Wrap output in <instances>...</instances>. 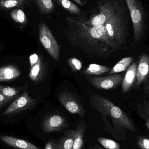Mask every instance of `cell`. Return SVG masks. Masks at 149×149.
Here are the masks:
<instances>
[{
	"instance_id": "17",
	"label": "cell",
	"mask_w": 149,
	"mask_h": 149,
	"mask_svg": "<svg viewBox=\"0 0 149 149\" xmlns=\"http://www.w3.org/2000/svg\"><path fill=\"white\" fill-rule=\"evenodd\" d=\"M75 136V130H70L67 131L57 142L58 149H72Z\"/></svg>"
},
{
	"instance_id": "21",
	"label": "cell",
	"mask_w": 149,
	"mask_h": 149,
	"mask_svg": "<svg viewBox=\"0 0 149 149\" xmlns=\"http://www.w3.org/2000/svg\"><path fill=\"white\" fill-rule=\"evenodd\" d=\"M10 15L13 21L21 25H25L28 23L27 17L22 9H15L10 11Z\"/></svg>"
},
{
	"instance_id": "24",
	"label": "cell",
	"mask_w": 149,
	"mask_h": 149,
	"mask_svg": "<svg viewBox=\"0 0 149 149\" xmlns=\"http://www.w3.org/2000/svg\"><path fill=\"white\" fill-rule=\"evenodd\" d=\"M99 142L106 149H121L119 143L111 139L104 137H99L97 139Z\"/></svg>"
},
{
	"instance_id": "19",
	"label": "cell",
	"mask_w": 149,
	"mask_h": 149,
	"mask_svg": "<svg viewBox=\"0 0 149 149\" xmlns=\"http://www.w3.org/2000/svg\"><path fill=\"white\" fill-rule=\"evenodd\" d=\"M111 68L96 64H91L84 72V74L87 75H100L108 72Z\"/></svg>"
},
{
	"instance_id": "25",
	"label": "cell",
	"mask_w": 149,
	"mask_h": 149,
	"mask_svg": "<svg viewBox=\"0 0 149 149\" xmlns=\"http://www.w3.org/2000/svg\"><path fill=\"white\" fill-rule=\"evenodd\" d=\"M68 63L73 72H78L82 69V63L80 60L75 58H69L68 60Z\"/></svg>"
},
{
	"instance_id": "3",
	"label": "cell",
	"mask_w": 149,
	"mask_h": 149,
	"mask_svg": "<svg viewBox=\"0 0 149 149\" xmlns=\"http://www.w3.org/2000/svg\"><path fill=\"white\" fill-rule=\"evenodd\" d=\"M133 24L134 40L138 42L143 37L146 28V11L140 0H124Z\"/></svg>"
},
{
	"instance_id": "1",
	"label": "cell",
	"mask_w": 149,
	"mask_h": 149,
	"mask_svg": "<svg viewBox=\"0 0 149 149\" xmlns=\"http://www.w3.org/2000/svg\"><path fill=\"white\" fill-rule=\"evenodd\" d=\"M129 14L124 0H113L108 18L102 25L87 26L78 17H66V31L70 39L90 45H102L113 50L121 49L128 33Z\"/></svg>"
},
{
	"instance_id": "26",
	"label": "cell",
	"mask_w": 149,
	"mask_h": 149,
	"mask_svg": "<svg viewBox=\"0 0 149 149\" xmlns=\"http://www.w3.org/2000/svg\"><path fill=\"white\" fill-rule=\"evenodd\" d=\"M138 146L141 149H149V140L146 137H139L137 139Z\"/></svg>"
},
{
	"instance_id": "20",
	"label": "cell",
	"mask_w": 149,
	"mask_h": 149,
	"mask_svg": "<svg viewBox=\"0 0 149 149\" xmlns=\"http://www.w3.org/2000/svg\"><path fill=\"white\" fill-rule=\"evenodd\" d=\"M56 1L59 5L73 15H78L81 13V9L70 0H56Z\"/></svg>"
},
{
	"instance_id": "31",
	"label": "cell",
	"mask_w": 149,
	"mask_h": 149,
	"mask_svg": "<svg viewBox=\"0 0 149 149\" xmlns=\"http://www.w3.org/2000/svg\"><path fill=\"white\" fill-rule=\"evenodd\" d=\"M91 149H102V148H100V147H99V146L97 145H95L93 147H92L91 148Z\"/></svg>"
},
{
	"instance_id": "6",
	"label": "cell",
	"mask_w": 149,
	"mask_h": 149,
	"mask_svg": "<svg viewBox=\"0 0 149 149\" xmlns=\"http://www.w3.org/2000/svg\"><path fill=\"white\" fill-rule=\"evenodd\" d=\"M38 99H33L25 91L3 112V116L17 113L33 107L36 104Z\"/></svg>"
},
{
	"instance_id": "14",
	"label": "cell",
	"mask_w": 149,
	"mask_h": 149,
	"mask_svg": "<svg viewBox=\"0 0 149 149\" xmlns=\"http://www.w3.org/2000/svg\"><path fill=\"white\" fill-rule=\"evenodd\" d=\"M86 129L84 121H81L75 130V136L72 149H81L84 144V136Z\"/></svg>"
},
{
	"instance_id": "5",
	"label": "cell",
	"mask_w": 149,
	"mask_h": 149,
	"mask_svg": "<svg viewBox=\"0 0 149 149\" xmlns=\"http://www.w3.org/2000/svg\"><path fill=\"white\" fill-rule=\"evenodd\" d=\"M123 74H110L104 77H88L89 83L95 88L102 90L113 89L118 87L122 82Z\"/></svg>"
},
{
	"instance_id": "28",
	"label": "cell",
	"mask_w": 149,
	"mask_h": 149,
	"mask_svg": "<svg viewBox=\"0 0 149 149\" xmlns=\"http://www.w3.org/2000/svg\"><path fill=\"white\" fill-rule=\"evenodd\" d=\"M10 101V100L9 99H8L0 93V107L7 104Z\"/></svg>"
},
{
	"instance_id": "18",
	"label": "cell",
	"mask_w": 149,
	"mask_h": 149,
	"mask_svg": "<svg viewBox=\"0 0 149 149\" xmlns=\"http://www.w3.org/2000/svg\"><path fill=\"white\" fill-rule=\"evenodd\" d=\"M133 61L132 57H127L120 60L115 66L111 69L108 74H118L120 72L125 71L130 66Z\"/></svg>"
},
{
	"instance_id": "4",
	"label": "cell",
	"mask_w": 149,
	"mask_h": 149,
	"mask_svg": "<svg viewBox=\"0 0 149 149\" xmlns=\"http://www.w3.org/2000/svg\"><path fill=\"white\" fill-rule=\"evenodd\" d=\"M39 41L51 56L57 61L60 57V46L50 28L44 22L38 24Z\"/></svg>"
},
{
	"instance_id": "13",
	"label": "cell",
	"mask_w": 149,
	"mask_h": 149,
	"mask_svg": "<svg viewBox=\"0 0 149 149\" xmlns=\"http://www.w3.org/2000/svg\"><path fill=\"white\" fill-rule=\"evenodd\" d=\"M21 72L18 68L12 65L0 68V82L13 80L19 77Z\"/></svg>"
},
{
	"instance_id": "10",
	"label": "cell",
	"mask_w": 149,
	"mask_h": 149,
	"mask_svg": "<svg viewBox=\"0 0 149 149\" xmlns=\"http://www.w3.org/2000/svg\"><path fill=\"white\" fill-rule=\"evenodd\" d=\"M149 58L147 53L143 54L140 58L139 64L136 68V86H140L146 80L148 75Z\"/></svg>"
},
{
	"instance_id": "16",
	"label": "cell",
	"mask_w": 149,
	"mask_h": 149,
	"mask_svg": "<svg viewBox=\"0 0 149 149\" xmlns=\"http://www.w3.org/2000/svg\"><path fill=\"white\" fill-rule=\"evenodd\" d=\"M33 2L41 15H49L55 10V4L52 0H33Z\"/></svg>"
},
{
	"instance_id": "11",
	"label": "cell",
	"mask_w": 149,
	"mask_h": 149,
	"mask_svg": "<svg viewBox=\"0 0 149 149\" xmlns=\"http://www.w3.org/2000/svg\"><path fill=\"white\" fill-rule=\"evenodd\" d=\"M0 140L7 145L17 149H40L29 142L13 136H1Z\"/></svg>"
},
{
	"instance_id": "8",
	"label": "cell",
	"mask_w": 149,
	"mask_h": 149,
	"mask_svg": "<svg viewBox=\"0 0 149 149\" xmlns=\"http://www.w3.org/2000/svg\"><path fill=\"white\" fill-rule=\"evenodd\" d=\"M31 69L29 76L35 82L43 80L45 74V67L43 61L37 54L34 53L29 57Z\"/></svg>"
},
{
	"instance_id": "29",
	"label": "cell",
	"mask_w": 149,
	"mask_h": 149,
	"mask_svg": "<svg viewBox=\"0 0 149 149\" xmlns=\"http://www.w3.org/2000/svg\"><path fill=\"white\" fill-rule=\"evenodd\" d=\"M149 79L148 78L147 80L146 81V82H145V85H144V91L148 96H149Z\"/></svg>"
},
{
	"instance_id": "12",
	"label": "cell",
	"mask_w": 149,
	"mask_h": 149,
	"mask_svg": "<svg viewBox=\"0 0 149 149\" xmlns=\"http://www.w3.org/2000/svg\"><path fill=\"white\" fill-rule=\"evenodd\" d=\"M136 68L137 64L135 62H134L127 70L122 82V87L123 93H127L133 86L136 79Z\"/></svg>"
},
{
	"instance_id": "7",
	"label": "cell",
	"mask_w": 149,
	"mask_h": 149,
	"mask_svg": "<svg viewBox=\"0 0 149 149\" xmlns=\"http://www.w3.org/2000/svg\"><path fill=\"white\" fill-rule=\"evenodd\" d=\"M58 99L65 108L71 113L79 115L81 117L84 116L85 110L83 105L71 93L66 91L62 92L59 95Z\"/></svg>"
},
{
	"instance_id": "27",
	"label": "cell",
	"mask_w": 149,
	"mask_h": 149,
	"mask_svg": "<svg viewBox=\"0 0 149 149\" xmlns=\"http://www.w3.org/2000/svg\"><path fill=\"white\" fill-rule=\"evenodd\" d=\"M45 149H58L57 142L54 141H50L45 145Z\"/></svg>"
},
{
	"instance_id": "2",
	"label": "cell",
	"mask_w": 149,
	"mask_h": 149,
	"mask_svg": "<svg viewBox=\"0 0 149 149\" xmlns=\"http://www.w3.org/2000/svg\"><path fill=\"white\" fill-rule=\"evenodd\" d=\"M92 107L104 116H110L117 129L134 131L135 127L132 120L118 106L108 98L93 93L90 98Z\"/></svg>"
},
{
	"instance_id": "23",
	"label": "cell",
	"mask_w": 149,
	"mask_h": 149,
	"mask_svg": "<svg viewBox=\"0 0 149 149\" xmlns=\"http://www.w3.org/2000/svg\"><path fill=\"white\" fill-rule=\"evenodd\" d=\"M138 113L140 116L145 120V125L148 129H149V102L144 103L143 105L138 106Z\"/></svg>"
},
{
	"instance_id": "9",
	"label": "cell",
	"mask_w": 149,
	"mask_h": 149,
	"mask_svg": "<svg viewBox=\"0 0 149 149\" xmlns=\"http://www.w3.org/2000/svg\"><path fill=\"white\" fill-rule=\"evenodd\" d=\"M66 119L62 116L52 114L46 117L42 123V129L45 133L59 131L67 125Z\"/></svg>"
},
{
	"instance_id": "15",
	"label": "cell",
	"mask_w": 149,
	"mask_h": 149,
	"mask_svg": "<svg viewBox=\"0 0 149 149\" xmlns=\"http://www.w3.org/2000/svg\"><path fill=\"white\" fill-rule=\"evenodd\" d=\"M30 0H0V10L8 11L14 8L24 9L29 4Z\"/></svg>"
},
{
	"instance_id": "30",
	"label": "cell",
	"mask_w": 149,
	"mask_h": 149,
	"mask_svg": "<svg viewBox=\"0 0 149 149\" xmlns=\"http://www.w3.org/2000/svg\"><path fill=\"white\" fill-rule=\"evenodd\" d=\"M75 2L78 3L79 5H80V6H85L86 3L87 2L85 0H73Z\"/></svg>"
},
{
	"instance_id": "22",
	"label": "cell",
	"mask_w": 149,
	"mask_h": 149,
	"mask_svg": "<svg viewBox=\"0 0 149 149\" xmlns=\"http://www.w3.org/2000/svg\"><path fill=\"white\" fill-rule=\"evenodd\" d=\"M22 88L10 87L5 86L0 84V93L10 100H13L17 96L18 93L22 89Z\"/></svg>"
}]
</instances>
